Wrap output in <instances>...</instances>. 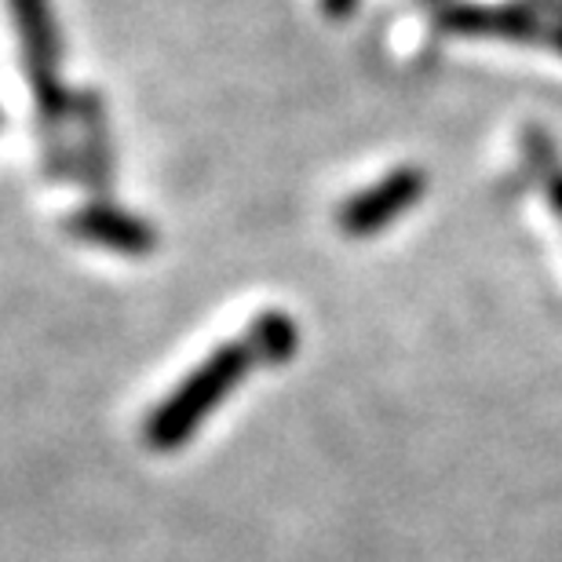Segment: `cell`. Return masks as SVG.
Listing matches in <instances>:
<instances>
[{"label":"cell","mask_w":562,"mask_h":562,"mask_svg":"<svg viewBox=\"0 0 562 562\" xmlns=\"http://www.w3.org/2000/svg\"><path fill=\"white\" fill-rule=\"evenodd\" d=\"M70 234L81 241L103 245V249H114L125 256H146V252H154V245H157V234L150 223H143L139 216H132V212L106 205V201H95V205L77 212L70 223Z\"/></svg>","instance_id":"5"},{"label":"cell","mask_w":562,"mask_h":562,"mask_svg":"<svg viewBox=\"0 0 562 562\" xmlns=\"http://www.w3.org/2000/svg\"><path fill=\"white\" fill-rule=\"evenodd\" d=\"M249 340L256 344V351H260V362H267V366H281V362H289V358L296 355V347H300V329L292 325L289 314L267 311V314H260V318L252 322Z\"/></svg>","instance_id":"7"},{"label":"cell","mask_w":562,"mask_h":562,"mask_svg":"<svg viewBox=\"0 0 562 562\" xmlns=\"http://www.w3.org/2000/svg\"><path fill=\"white\" fill-rule=\"evenodd\" d=\"M252 366H260V351H256V344L249 336L231 340V344H223L220 351H212L205 362L150 413V420L143 427L146 446L157 449V453H172V449L187 446L198 427L205 424L209 413L220 409V402L241 384Z\"/></svg>","instance_id":"1"},{"label":"cell","mask_w":562,"mask_h":562,"mask_svg":"<svg viewBox=\"0 0 562 562\" xmlns=\"http://www.w3.org/2000/svg\"><path fill=\"white\" fill-rule=\"evenodd\" d=\"M424 4H449V0H424Z\"/></svg>","instance_id":"9"},{"label":"cell","mask_w":562,"mask_h":562,"mask_svg":"<svg viewBox=\"0 0 562 562\" xmlns=\"http://www.w3.org/2000/svg\"><path fill=\"white\" fill-rule=\"evenodd\" d=\"M358 8V0H322V11L329 19H347Z\"/></svg>","instance_id":"8"},{"label":"cell","mask_w":562,"mask_h":562,"mask_svg":"<svg viewBox=\"0 0 562 562\" xmlns=\"http://www.w3.org/2000/svg\"><path fill=\"white\" fill-rule=\"evenodd\" d=\"M11 15L19 22L22 41V63H26V77L37 99V110L44 121L63 117L66 95L59 81V30H55L52 0H8Z\"/></svg>","instance_id":"3"},{"label":"cell","mask_w":562,"mask_h":562,"mask_svg":"<svg viewBox=\"0 0 562 562\" xmlns=\"http://www.w3.org/2000/svg\"><path fill=\"white\" fill-rule=\"evenodd\" d=\"M435 30L449 37H486V41H512V44H541L562 55V22L541 15L533 4L515 0V4H468V0H449L435 11Z\"/></svg>","instance_id":"2"},{"label":"cell","mask_w":562,"mask_h":562,"mask_svg":"<svg viewBox=\"0 0 562 562\" xmlns=\"http://www.w3.org/2000/svg\"><path fill=\"white\" fill-rule=\"evenodd\" d=\"M427 190V176L424 168H395V172H387L380 183L358 190L340 205L336 212V223H340V231L347 238H373L387 227V223H395L398 216H406V212L417 205Z\"/></svg>","instance_id":"4"},{"label":"cell","mask_w":562,"mask_h":562,"mask_svg":"<svg viewBox=\"0 0 562 562\" xmlns=\"http://www.w3.org/2000/svg\"><path fill=\"white\" fill-rule=\"evenodd\" d=\"M519 146H522V161L533 172V179L541 183L548 205L562 220V157L555 139L548 136L541 125H522L519 132Z\"/></svg>","instance_id":"6"}]
</instances>
